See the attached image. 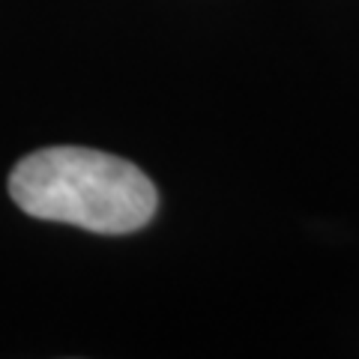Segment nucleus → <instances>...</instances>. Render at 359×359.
<instances>
[{
    "instance_id": "nucleus-1",
    "label": "nucleus",
    "mask_w": 359,
    "mask_h": 359,
    "mask_svg": "<svg viewBox=\"0 0 359 359\" xmlns=\"http://www.w3.org/2000/svg\"><path fill=\"white\" fill-rule=\"evenodd\" d=\"M9 195L33 219L93 233H132L159 207L150 177L132 162L87 147H48L9 174Z\"/></svg>"
}]
</instances>
